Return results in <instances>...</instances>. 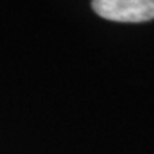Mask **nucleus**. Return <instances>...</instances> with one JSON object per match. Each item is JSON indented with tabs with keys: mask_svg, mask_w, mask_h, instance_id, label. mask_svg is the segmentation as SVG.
<instances>
[{
	"mask_svg": "<svg viewBox=\"0 0 154 154\" xmlns=\"http://www.w3.org/2000/svg\"><path fill=\"white\" fill-rule=\"evenodd\" d=\"M94 12L114 22L140 23L154 19V0H95Z\"/></svg>",
	"mask_w": 154,
	"mask_h": 154,
	"instance_id": "1",
	"label": "nucleus"
}]
</instances>
